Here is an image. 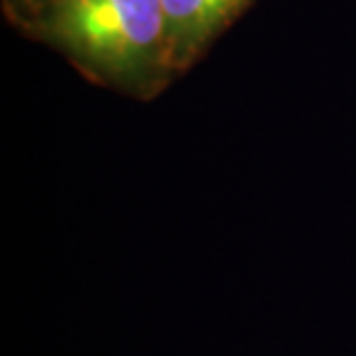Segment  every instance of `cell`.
Listing matches in <instances>:
<instances>
[{"label": "cell", "instance_id": "6da1fadb", "mask_svg": "<svg viewBox=\"0 0 356 356\" xmlns=\"http://www.w3.org/2000/svg\"><path fill=\"white\" fill-rule=\"evenodd\" d=\"M26 28L118 92L153 97L174 79L162 0H49Z\"/></svg>", "mask_w": 356, "mask_h": 356}, {"label": "cell", "instance_id": "7a4b0ae2", "mask_svg": "<svg viewBox=\"0 0 356 356\" xmlns=\"http://www.w3.org/2000/svg\"><path fill=\"white\" fill-rule=\"evenodd\" d=\"M250 3L252 0H162L174 76L195 65L213 40L222 35Z\"/></svg>", "mask_w": 356, "mask_h": 356}, {"label": "cell", "instance_id": "3957f363", "mask_svg": "<svg viewBox=\"0 0 356 356\" xmlns=\"http://www.w3.org/2000/svg\"><path fill=\"white\" fill-rule=\"evenodd\" d=\"M47 3L49 0H5L7 12H10L14 19H21L26 26L38 17Z\"/></svg>", "mask_w": 356, "mask_h": 356}]
</instances>
